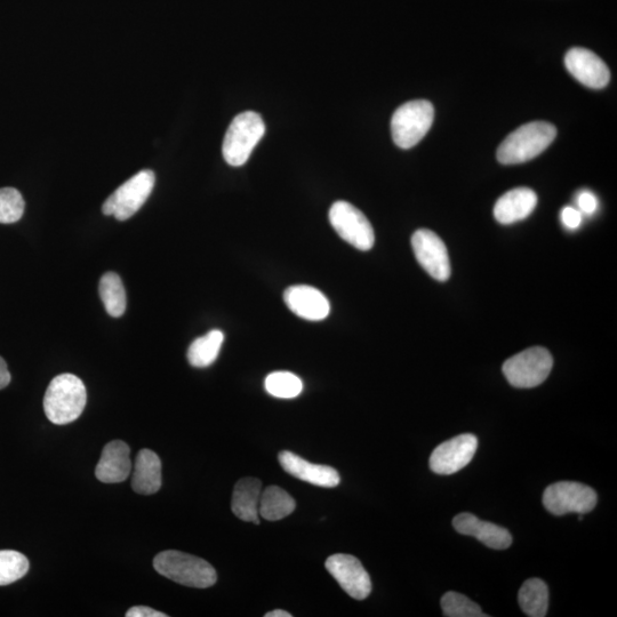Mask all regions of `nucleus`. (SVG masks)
Returning <instances> with one entry per match:
<instances>
[{"label": "nucleus", "mask_w": 617, "mask_h": 617, "mask_svg": "<svg viewBox=\"0 0 617 617\" xmlns=\"http://www.w3.org/2000/svg\"><path fill=\"white\" fill-rule=\"evenodd\" d=\"M87 391L85 384L74 374L56 376L44 397L47 419L58 426L76 421L85 410Z\"/></svg>", "instance_id": "obj_1"}, {"label": "nucleus", "mask_w": 617, "mask_h": 617, "mask_svg": "<svg viewBox=\"0 0 617 617\" xmlns=\"http://www.w3.org/2000/svg\"><path fill=\"white\" fill-rule=\"evenodd\" d=\"M557 128L547 122H533L512 132L498 149L503 165H517L538 157L556 139Z\"/></svg>", "instance_id": "obj_2"}, {"label": "nucleus", "mask_w": 617, "mask_h": 617, "mask_svg": "<svg viewBox=\"0 0 617 617\" xmlns=\"http://www.w3.org/2000/svg\"><path fill=\"white\" fill-rule=\"evenodd\" d=\"M154 567L164 578L190 588H211L218 581L214 567L206 560L180 551L160 552Z\"/></svg>", "instance_id": "obj_3"}, {"label": "nucleus", "mask_w": 617, "mask_h": 617, "mask_svg": "<svg viewBox=\"0 0 617 617\" xmlns=\"http://www.w3.org/2000/svg\"><path fill=\"white\" fill-rule=\"evenodd\" d=\"M266 133V124L259 114L246 111L232 120L224 136L222 154L224 160L235 167L243 166L252 151Z\"/></svg>", "instance_id": "obj_4"}, {"label": "nucleus", "mask_w": 617, "mask_h": 617, "mask_svg": "<svg viewBox=\"0 0 617 617\" xmlns=\"http://www.w3.org/2000/svg\"><path fill=\"white\" fill-rule=\"evenodd\" d=\"M434 119L435 109L429 101L407 102L392 116V139L399 148L411 149L427 135Z\"/></svg>", "instance_id": "obj_5"}, {"label": "nucleus", "mask_w": 617, "mask_h": 617, "mask_svg": "<svg viewBox=\"0 0 617 617\" xmlns=\"http://www.w3.org/2000/svg\"><path fill=\"white\" fill-rule=\"evenodd\" d=\"M554 358L542 347L527 349L503 364L502 371L512 387L530 389L548 379Z\"/></svg>", "instance_id": "obj_6"}, {"label": "nucleus", "mask_w": 617, "mask_h": 617, "mask_svg": "<svg viewBox=\"0 0 617 617\" xmlns=\"http://www.w3.org/2000/svg\"><path fill=\"white\" fill-rule=\"evenodd\" d=\"M155 173L144 170L126 181L112 194L102 206L107 216H115L119 221H126L140 210L154 190Z\"/></svg>", "instance_id": "obj_7"}, {"label": "nucleus", "mask_w": 617, "mask_h": 617, "mask_svg": "<svg viewBox=\"0 0 617 617\" xmlns=\"http://www.w3.org/2000/svg\"><path fill=\"white\" fill-rule=\"evenodd\" d=\"M597 501V493L591 487L574 482L552 484L543 494L544 507L555 516L589 514Z\"/></svg>", "instance_id": "obj_8"}, {"label": "nucleus", "mask_w": 617, "mask_h": 617, "mask_svg": "<svg viewBox=\"0 0 617 617\" xmlns=\"http://www.w3.org/2000/svg\"><path fill=\"white\" fill-rule=\"evenodd\" d=\"M333 229L351 246L359 251L372 250L375 235L372 224L357 207L348 202H336L328 214Z\"/></svg>", "instance_id": "obj_9"}, {"label": "nucleus", "mask_w": 617, "mask_h": 617, "mask_svg": "<svg viewBox=\"0 0 617 617\" xmlns=\"http://www.w3.org/2000/svg\"><path fill=\"white\" fill-rule=\"evenodd\" d=\"M412 247L416 260L432 278L438 282H446L450 279V256H448L445 243L435 232L427 229L416 231L412 237Z\"/></svg>", "instance_id": "obj_10"}, {"label": "nucleus", "mask_w": 617, "mask_h": 617, "mask_svg": "<svg viewBox=\"0 0 617 617\" xmlns=\"http://www.w3.org/2000/svg\"><path fill=\"white\" fill-rule=\"evenodd\" d=\"M478 439L464 434L440 444L430 456V469L437 475L450 476L467 467L477 452Z\"/></svg>", "instance_id": "obj_11"}, {"label": "nucleus", "mask_w": 617, "mask_h": 617, "mask_svg": "<svg viewBox=\"0 0 617 617\" xmlns=\"http://www.w3.org/2000/svg\"><path fill=\"white\" fill-rule=\"evenodd\" d=\"M326 570L347 594L356 600L371 595L372 581L362 563L350 555H333L326 560Z\"/></svg>", "instance_id": "obj_12"}, {"label": "nucleus", "mask_w": 617, "mask_h": 617, "mask_svg": "<svg viewBox=\"0 0 617 617\" xmlns=\"http://www.w3.org/2000/svg\"><path fill=\"white\" fill-rule=\"evenodd\" d=\"M565 66L578 82L589 88L600 90L610 83L611 72L607 64L587 48L575 47L568 51Z\"/></svg>", "instance_id": "obj_13"}, {"label": "nucleus", "mask_w": 617, "mask_h": 617, "mask_svg": "<svg viewBox=\"0 0 617 617\" xmlns=\"http://www.w3.org/2000/svg\"><path fill=\"white\" fill-rule=\"evenodd\" d=\"M284 301L293 314L310 322H320L331 312V304L326 296L317 288L307 285L288 287Z\"/></svg>", "instance_id": "obj_14"}, {"label": "nucleus", "mask_w": 617, "mask_h": 617, "mask_svg": "<svg viewBox=\"0 0 617 617\" xmlns=\"http://www.w3.org/2000/svg\"><path fill=\"white\" fill-rule=\"evenodd\" d=\"M279 463L287 474L314 486L333 488L341 482L339 472L334 468L310 463L292 452L280 453Z\"/></svg>", "instance_id": "obj_15"}, {"label": "nucleus", "mask_w": 617, "mask_h": 617, "mask_svg": "<svg viewBox=\"0 0 617 617\" xmlns=\"http://www.w3.org/2000/svg\"><path fill=\"white\" fill-rule=\"evenodd\" d=\"M131 448L122 440H114L104 446L101 459L95 468V476L102 483H123L131 475Z\"/></svg>", "instance_id": "obj_16"}, {"label": "nucleus", "mask_w": 617, "mask_h": 617, "mask_svg": "<svg viewBox=\"0 0 617 617\" xmlns=\"http://www.w3.org/2000/svg\"><path fill=\"white\" fill-rule=\"evenodd\" d=\"M453 526L456 532L474 536V538L491 549L504 550L508 549L512 544V536L506 528L483 522V520L469 514V512L456 516L453 520Z\"/></svg>", "instance_id": "obj_17"}, {"label": "nucleus", "mask_w": 617, "mask_h": 617, "mask_svg": "<svg viewBox=\"0 0 617 617\" xmlns=\"http://www.w3.org/2000/svg\"><path fill=\"white\" fill-rule=\"evenodd\" d=\"M538 205V196L530 188H516L504 194L494 206V218L504 226L523 221Z\"/></svg>", "instance_id": "obj_18"}, {"label": "nucleus", "mask_w": 617, "mask_h": 617, "mask_svg": "<svg viewBox=\"0 0 617 617\" xmlns=\"http://www.w3.org/2000/svg\"><path fill=\"white\" fill-rule=\"evenodd\" d=\"M262 483L256 478L240 479L232 495L231 509L234 515L246 523L260 524L259 506Z\"/></svg>", "instance_id": "obj_19"}, {"label": "nucleus", "mask_w": 617, "mask_h": 617, "mask_svg": "<svg viewBox=\"0 0 617 617\" xmlns=\"http://www.w3.org/2000/svg\"><path fill=\"white\" fill-rule=\"evenodd\" d=\"M162 487V461L150 450L136 456L132 479L133 491L142 495L156 494Z\"/></svg>", "instance_id": "obj_20"}, {"label": "nucleus", "mask_w": 617, "mask_h": 617, "mask_svg": "<svg viewBox=\"0 0 617 617\" xmlns=\"http://www.w3.org/2000/svg\"><path fill=\"white\" fill-rule=\"evenodd\" d=\"M295 500L278 486H270L261 494L259 514L269 522H277L293 514Z\"/></svg>", "instance_id": "obj_21"}, {"label": "nucleus", "mask_w": 617, "mask_h": 617, "mask_svg": "<svg viewBox=\"0 0 617 617\" xmlns=\"http://www.w3.org/2000/svg\"><path fill=\"white\" fill-rule=\"evenodd\" d=\"M519 605L527 616L543 617L548 613L549 590L540 579L527 580L519 590Z\"/></svg>", "instance_id": "obj_22"}, {"label": "nucleus", "mask_w": 617, "mask_h": 617, "mask_svg": "<svg viewBox=\"0 0 617 617\" xmlns=\"http://www.w3.org/2000/svg\"><path fill=\"white\" fill-rule=\"evenodd\" d=\"M223 342L224 334L219 330L208 332L192 342L188 350L190 365L197 368L211 366L218 359Z\"/></svg>", "instance_id": "obj_23"}, {"label": "nucleus", "mask_w": 617, "mask_h": 617, "mask_svg": "<svg viewBox=\"0 0 617 617\" xmlns=\"http://www.w3.org/2000/svg\"><path fill=\"white\" fill-rule=\"evenodd\" d=\"M99 292L104 308L111 317L119 318L126 311V292L116 272H107L100 280Z\"/></svg>", "instance_id": "obj_24"}, {"label": "nucleus", "mask_w": 617, "mask_h": 617, "mask_svg": "<svg viewBox=\"0 0 617 617\" xmlns=\"http://www.w3.org/2000/svg\"><path fill=\"white\" fill-rule=\"evenodd\" d=\"M29 560L21 552L14 550L0 551V587L10 586L19 581L29 571Z\"/></svg>", "instance_id": "obj_25"}, {"label": "nucleus", "mask_w": 617, "mask_h": 617, "mask_svg": "<svg viewBox=\"0 0 617 617\" xmlns=\"http://www.w3.org/2000/svg\"><path fill=\"white\" fill-rule=\"evenodd\" d=\"M264 387L269 395L282 399H293L301 395L303 383L299 376L290 372H275L267 376Z\"/></svg>", "instance_id": "obj_26"}, {"label": "nucleus", "mask_w": 617, "mask_h": 617, "mask_svg": "<svg viewBox=\"0 0 617 617\" xmlns=\"http://www.w3.org/2000/svg\"><path fill=\"white\" fill-rule=\"evenodd\" d=\"M442 608L447 617H487L478 604L458 592H447L442 598Z\"/></svg>", "instance_id": "obj_27"}, {"label": "nucleus", "mask_w": 617, "mask_h": 617, "mask_svg": "<svg viewBox=\"0 0 617 617\" xmlns=\"http://www.w3.org/2000/svg\"><path fill=\"white\" fill-rule=\"evenodd\" d=\"M24 207V199L19 190L14 188L0 189V223L11 224L21 220Z\"/></svg>", "instance_id": "obj_28"}, {"label": "nucleus", "mask_w": 617, "mask_h": 617, "mask_svg": "<svg viewBox=\"0 0 617 617\" xmlns=\"http://www.w3.org/2000/svg\"><path fill=\"white\" fill-rule=\"evenodd\" d=\"M578 205L580 212L592 215L597 211L598 199L591 191L584 190L578 195Z\"/></svg>", "instance_id": "obj_29"}, {"label": "nucleus", "mask_w": 617, "mask_h": 617, "mask_svg": "<svg viewBox=\"0 0 617 617\" xmlns=\"http://www.w3.org/2000/svg\"><path fill=\"white\" fill-rule=\"evenodd\" d=\"M562 221L567 229H578L582 223V213L574 207H564Z\"/></svg>", "instance_id": "obj_30"}, {"label": "nucleus", "mask_w": 617, "mask_h": 617, "mask_svg": "<svg viewBox=\"0 0 617 617\" xmlns=\"http://www.w3.org/2000/svg\"><path fill=\"white\" fill-rule=\"evenodd\" d=\"M126 617H167V615L147 606H135L126 613Z\"/></svg>", "instance_id": "obj_31"}, {"label": "nucleus", "mask_w": 617, "mask_h": 617, "mask_svg": "<svg viewBox=\"0 0 617 617\" xmlns=\"http://www.w3.org/2000/svg\"><path fill=\"white\" fill-rule=\"evenodd\" d=\"M12 376L8 371L5 360L0 357V390L5 389L11 383Z\"/></svg>", "instance_id": "obj_32"}, {"label": "nucleus", "mask_w": 617, "mask_h": 617, "mask_svg": "<svg viewBox=\"0 0 617 617\" xmlns=\"http://www.w3.org/2000/svg\"><path fill=\"white\" fill-rule=\"evenodd\" d=\"M291 613L282 610L272 611L266 614V617H292Z\"/></svg>", "instance_id": "obj_33"}]
</instances>
